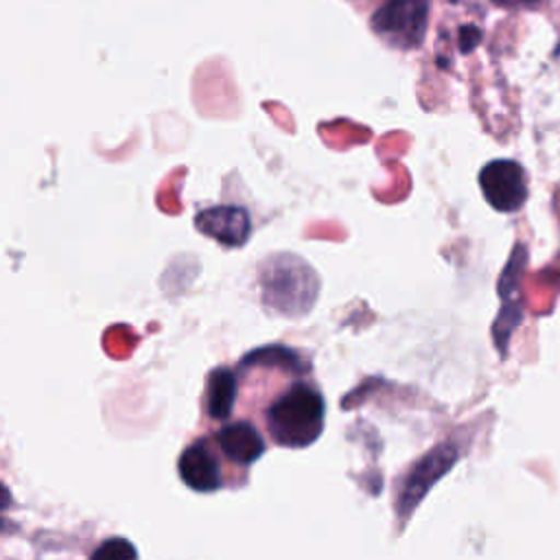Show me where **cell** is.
<instances>
[{
	"mask_svg": "<svg viewBox=\"0 0 560 560\" xmlns=\"http://www.w3.org/2000/svg\"><path fill=\"white\" fill-rule=\"evenodd\" d=\"M306 372L287 376L280 385L265 394L260 422L273 444L287 448H304L324 431L326 402L322 392L306 381Z\"/></svg>",
	"mask_w": 560,
	"mask_h": 560,
	"instance_id": "6da1fadb",
	"label": "cell"
},
{
	"mask_svg": "<svg viewBox=\"0 0 560 560\" xmlns=\"http://www.w3.org/2000/svg\"><path fill=\"white\" fill-rule=\"evenodd\" d=\"M429 20V0H385L372 15V28L396 48L422 44Z\"/></svg>",
	"mask_w": 560,
	"mask_h": 560,
	"instance_id": "7a4b0ae2",
	"label": "cell"
},
{
	"mask_svg": "<svg viewBox=\"0 0 560 560\" xmlns=\"http://www.w3.org/2000/svg\"><path fill=\"white\" fill-rule=\"evenodd\" d=\"M219 446L212 438H199L190 442L179 459H177V472L182 481L195 490V492H214L228 483L225 466Z\"/></svg>",
	"mask_w": 560,
	"mask_h": 560,
	"instance_id": "3957f363",
	"label": "cell"
},
{
	"mask_svg": "<svg viewBox=\"0 0 560 560\" xmlns=\"http://www.w3.org/2000/svg\"><path fill=\"white\" fill-rule=\"evenodd\" d=\"M486 201L499 212H516L527 199L525 168L514 160H492L479 171Z\"/></svg>",
	"mask_w": 560,
	"mask_h": 560,
	"instance_id": "277c9868",
	"label": "cell"
},
{
	"mask_svg": "<svg viewBox=\"0 0 560 560\" xmlns=\"http://www.w3.org/2000/svg\"><path fill=\"white\" fill-rule=\"evenodd\" d=\"M212 440L219 446L223 459L238 470H243L249 464H254L256 459H260L267 448V442H265L260 429L245 418L225 420L212 433Z\"/></svg>",
	"mask_w": 560,
	"mask_h": 560,
	"instance_id": "5b68a950",
	"label": "cell"
},
{
	"mask_svg": "<svg viewBox=\"0 0 560 560\" xmlns=\"http://www.w3.org/2000/svg\"><path fill=\"white\" fill-rule=\"evenodd\" d=\"M195 225L201 234L219 241L225 247H241L252 234V219L243 206H212L195 214Z\"/></svg>",
	"mask_w": 560,
	"mask_h": 560,
	"instance_id": "8992f818",
	"label": "cell"
},
{
	"mask_svg": "<svg viewBox=\"0 0 560 560\" xmlns=\"http://www.w3.org/2000/svg\"><path fill=\"white\" fill-rule=\"evenodd\" d=\"M455 459L457 448H453L451 444H442L435 451H431L422 462H418L402 490V501H398V510H402V505L411 510L416 501L422 499V494L431 488V483H435L455 464Z\"/></svg>",
	"mask_w": 560,
	"mask_h": 560,
	"instance_id": "52a82bcc",
	"label": "cell"
},
{
	"mask_svg": "<svg viewBox=\"0 0 560 560\" xmlns=\"http://www.w3.org/2000/svg\"><path fill=\"white\" fill-rule=\"evenodd\" d=\"M238 400V378L236 370L230 368H214L206 381L203 407L210 420L225 422L236 411Z\"/></svg>",
	"mask_w": 560,
	"mask_h": 560,
	"instance_id": "ba28073f",
	"label": "cell"
},
{
	"mask_svg": "<svg viewBox=\"0 0 560 560\" xmlns=\"http://www.w3.org/2000/svg\"><path fill=\"white\" fill-rule=\"evenodd\" d=\"M501 300H503V304H501L497 322L492 326V337H494L497 350L501 352V357H505L508 346H510V337L516 330V326L523 322V304H521L518 291L501 295Z\"/></svg>",
	"mask_w": 560,
	"mask_h": 560,
	"instance_id": "9c48e42d",
	"label": "cell"
},
{
	"mask_svg": "<svg viewBox=\"0 0 560 560\" xmlns=\"http://www.w3.org/2000/svg\"><path fill=\"white\" fill-rule=\"evenodd\" d=\"M92 556H94V558H98V556H105V558H122V556L133 558V556H136V549H133L127 540L112 538V540L103 542L98 549H94Z\"/></svg>",
	"mask_w": 560,
	"mask_h": 560,
	"instance_id": "30bf717a",
	"label": "cell"
},
{
	"mask_svg": "<svg viewBox=\"0 0 560 560\" xmlns=\"http://www.w3.org/2000/svg\"><path fill=\"white\" fill-rule=\"evenodd\" d=\"M481 39V31L472 24H466L459 28V50L462 52H470Z\"/></svg>",
	"mask_w": 560,
	"mask_h": 560,
	"instance_id": "8fae6325",
	"label": "cell"
},
{
	"mask_svg": "<svg viewBox=\"0 0 560 560\" xmlns=\"http://www.w3.org/2000/svg\"><path fill=\"white\" fill-rule=\"evenodd\" d=\"M492 2L499 7H505V9H521V7H532L538 0H492Z\"/></svg>",
	"mask_w": 560,
	"mask_h": 560,
	"instance_id": "7c38bea8",
	"label": "cell"
}]
</instances>
